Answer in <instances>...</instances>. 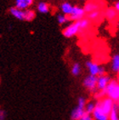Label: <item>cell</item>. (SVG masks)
I'll use <instances>...</instances> for the list:
<instances>
[{
    "mask_svg": "<svg viewBox=\"0 0 119 120\" xmlns=\"http://www.w3.org/2000/svg\"><path fill=\"white\" fill-rule=\"evenodd\" d=\"M106 96L111 98L115 102L119 101V81L111 80L105 89Z\"/></svg>",
    "mask_w": 119,
    "mask_h": 120,
    "instance_id": "cell-1",
    "label": "cell"
},
{
    "mask_svg": "<svg viewBox=\"0 0 119 120\" xmlns=\"http://www.w3.org/2000/svg\"><path fill=\"white\" fill-rule=\"evenodd\" d=\"M114 101H112L109 97H105L103 99L99 100L96 102V106H98L99 108L101 109L105 113H106L107 115H109L111 112L112 111V109L114 108L115 103Z\"/></svg>",
    "mask_w": 119,
    "mask_h": 120,
    "instance_id": "cell-2",
    "label": "cell"
},
{
    "mask_svg": "<svg viewBox=\"0 0 119 120\" xmlns=\"http://www.w3.org/2000/svg\"><path fill=\"white\" fill-rule=\"evenodd\" d=\"M97 81H98V77L94 76V75H90L87 76L83 79V86L87 89L90 93H94L95 94L98 92V88H97Z\"/></svg>",
    "mask_w": 119,
    "mask_h": 120,
    "instance_id": "cell-3",
    "label": "cell"
},
{
    "mask_svg": "<svg viewBox=\"0 0 119 120\" xmlns=\"http://www.w3.org/2000/svg\"><path fill=\"white\" fill-rule=\"evenodd\" d=\"M79 32H80V24H79V21H74L73 23L67 26V27L62 31V34L64 35V37L69 38L74 37L75 35H77Z\"/></svg>",
    "mask_w": 119,
    "mask_h": 120,
    "instance_id": "cell-4",
    "label": "cell"
},
{
    "mask_svg": "<svg viewBox=\"0 0 119 120\" xmlns=\"http://www.w3.org/2000/svg\"><path fill=\"white\" fill-rule=\"evenodd\" d=\"M86 67H87L89 72L90 75L94 76H101L105 74V69L103 67H100L97 63L93 62V61H87L86 62Z\"/></svg>",
    "mask_w": 119,
    "mask_h": 120,
    "instance_id": "cell-5",
    "label": "cell"
},
{
    "mask_svg": "<svg viewBox=\"0 0 119 120\" xmlns=\"http://www.w3.org/2000/svg\"><path fill=\"white\" fill-rule=\"evenodd\" d=\"M85 14H86V12L84 10V8H81L79 6H74L72 13H71V15L69 16V19L71 21H78L83 19Z\"/></svg>",
    "mask_w": 119,
    "mask_h": 120,
    "instance_id": "cell-6",
    "label": "cell"
},
{
    "mask_svg": "<svg viewBox=\"0 0 119 120\" xmlns=\"http://www.w3.org/2000/svg\"><path fill=\"white\" fill-rule=\"evenodd\" d=\"M111 81L110 77L107 75H101V76L98 77V81H97V88L98 90H105Z\"/></svg>",
    "mask_w": 119,
    "mask_h": 120,
    "instance_id": "cell-7",
    "label": "cell"
},
{
    "mask_svg": "<svg viewBox=\"0 0 119 120\" xmlns=\"http://www.w3.org/2000/svg\"><path fill=\"white\" fill-rule=\"evenodd\" d=\"M25 10L26 9H20L16 7H12L9 9V13L17 20L25 21Z\"/></svg>",
    "mask_w": 119,
    "mask_h": 120,
    "instance_id": "cell-8",
    "label": "cell"
},
{
    "mask_svg": "<svg viewBox=\"0 0 119 120\" xmlns=\"http://www.w3.org/2000/svg\"><path fill=\"white\" fill-rule=\"evenodd\" d=\"M86 113L84 108H82V107H79V106H77L76 108H74L72 110L71 113V120H80L81 118Z\"/></svg>",
    "mask_w": 119,
    "mask_h": 120,
    "instance_id": "cell-9",
    "label": "cell"
},
{
    "mask_svg": "<svg viewBox=\"0 0 119 120\" xmlns=\"http://www.w3.org/2000/svg\"><path fill=\"white\" fill-rule=\"evenodd\" d=\"M94 120H109V115L104 112L98 106H95L94 112L92 113Z\"/></svg>",
    "mask_w": 119,
    "mask_h": 120,
    "instance_id": "cell-10",
    "label": "cell"
},
{
    "mask_svg": "<svg viewBox=\"0 0 119 120\" xmlns=\"http://www.w3.org/2000/svg\"><path fill=\"white\" fill-rule=\"evenodd\" d=\"M100 6L99 4V3L92 0V1H89V2L85 4L84 10L87 14H89V13H91V12L100 9Z\"/></svg>",
    "mask_w": 119,
    "mask_h": 120,
    "instance_id": "cell-11",
    "label": "cell"
},
{
    "mask_svg": "<svg viewBox=\"0 0 119 120\" xmlns=\"http://www.w3.org/2000/svg\"><path fill=\"white\" fill-rule=\"evenodd\" d=\"M34 0H15V7L20 9H26L33 4Z\"/></svg>",
    "mask_w": 119,
    "mask_h": 120,
    "instance_id": "cell-12",
    "label": "cell"
},
{
    "mask_svg": "<svg viewBox=\"0 0 119 120\" xmlns=\"http://www.w3.org/2000/svg\"><path fill=\"white\" fill-rule=\"evenodd\" d=\"M117 15H118V12L117 11V9H113V8H109L105 12V15L108 21L115 20L117 17Z\"/></svg>",
    "mask_w": 119,
    "mask_h": 120,
    "instance_id": "cell-13",
    "label": "cell"
},
{
    "mask_svg": "<svg viewBox=\"0 0 119 120\" xmlns=\"http://www.w3.org/2000/svg\"><path fill=\"white\" fill-rule=\"evenodd\" d=\"M73 7L74 6H72L71 4H69V3H67V2H65L61 4V7L60 8H61V11L63 14L67 16H70L71 15V13H72Z\"/></svg>",
    "mask_w": 119,
    "mask_h": 120,
    "instance_id": "cell-14",
    "label": "cell"
},
{
    "mask_svg": "<svg viewBox=\"0 0 119 120\" xmlns=\"http://www.w3.org/2000/svg\"><path fill=\"white\" fill-rule=\"evenodd\" d=\"M112 70L115 72H119V55L117 54L112 57Z\"/></svg>",
    "mask_w": 119,
    "mask_h": 120,
    "instance_id": "cell-15",
    "label": "cell"
},
{
    "mask_svg": "<svg viewBox=\"0 0 119 120\" xmlns=\"http://www.w3.org/2000/svg\"><path fill=\"white\" fill-rule=\"evenodd\" d=\"M118 106L115 103L114 108L112 109V111L109 114V120H119V116H118Z\"/></svg>",
    "mask_w": 119,
    "mask_h": 120,
    "instance_id": "cell-16",
    "label": "cell"
},
{
    "mask_svg": "<svg viewBox=\"0 0 119 120\" xmlns=\"http://www.w3.org/2000/svg\"><path fill=\"white\" fill-rule=\"evenodd\" d=\"M100 14H101L100 9L93 11V12H91V13L88 14V19H89V21H97V20H99V18L100 17Z\"/></svg>",
    "mask_w": 119,
    "mask_h": 120,
    "instance_id": "cell-17",
    "label": "cell"
},
{
    "mask_svg": "<svg viewBox=\"0 0 119 120\" xmlns=\"http://www.w3.org/2000/svg\"><path fill=\"white\" fill-rule=\"evenodd\" d=\"M37 10H38L40 13L42 14H46L48 13V10H49V8H48V5L44 2H40L37 4Z\"/></svg>",
    "mask_w": 119,
    "mask_h": 120,
    "instance_id": "cell-18",
    "label": "cell"
},
{
    "mask_svg": "<svg viewBox=\"0 0 119 120\" xmlns=\"http://www.w3.org/2000/svg\"><path fill=\"white\" fill-rule=\"evenodd\" d=\"M79 24H80V32H83L87 29L89 26L90 24V21L88 18H83L79 21Z\"/></svg>",
    "mask_w": 119,
    "mask_h": 120,
    "instance_id": "cell-19",
    "label": "cell"
},
{
    "mask_svg": "<svg viewBox=\"0 0 119 120\" xmlns=\"http://www.w3.org/2000/svg\"><path fill=\"white\" fill-rule=\"evenodd\" d=\"M36 14L33 10L31 9H26L25 10V21H32L35 18Z\"/></svg>",
    "mask_w": 119,
    "mask_h": 120,
    "instance_id": "cell-20",
    "label": "cell"
},
{
    "mask_svg": "<svg viewBox=\"0 0 119 120\" xmlns=\"http://www.w3.org/2000/svg\"><path fill=\"white\" fill-rule=\"evenodd\" d=\"M95 106H96V103H94V102H89L87 103L86 106H85V111L87 113H89V114H92L94 112V109H95Z\"/></svg>",
    "mask_w": 119,
    "mask_h": 120,
    "instance_id": "cell-21",
    "label": "cell"
},
{
    "mask_svg": "<svg viewBox=\"0 0 119 120\" xmlns=\"http://www.w3.org/2000/svg\"><path fill=\"white\" fill-rule=\"evenodd\" d=\"M81 72V66L78 63H75L73 64L72 67H71V73L73 76H78L80 74Z\"/></svg>",
    "mask_w": 119,
    "mask_h": 120,
    "instance_id": "cell-22",
    "label": "cell"
},
{
    "mask_svg": "<svg viewBox=\"0 0 119 120\" xmlns=\"http://www.w3.org/2000/svg\"><path fill=\"white\" fill-rule=\"evenodd\" d=\"M70 19H69V16L66 15H59L57 17V21L58 22H59V24H60V25H63V24L67 23V21H69Z\"/></svg>",
    "mask_w": 119,
    "mask_h": 120,
    "instance_id": "cell-23",
    "label": "cell"
},
{
    "mask_svg": "<svg viewBox=\"0 0 119 120\" xmlns=\"http://www.w3.org/2000/svg\"><path fill=\"white\" fill-rule=\"evenodd\" d=\"M86 105H87V101H86V99H85L84 97H79L78 100V106L79 107L85 109Z\"/></svg>",
    "mask_w": 119,
    "mask_h": 120,
    "instance_id": "cell-24",
    "label": "cell"
},
{
    "mask_svg": "<svg viewBox=\"0 0 119 120\" xmlns=\"http://www.w3.org/2000/svg\"><path fill=\"white\" fill-rule=\"evenodd\" d=\"M80 120H94V117H93V115L86 112L84 115L81 118Z\"/></svg>",
    "mask_w": 119,
    "mask_h": 120,
    "instance_id": "cell-25",
    "label": "cell"
},
{
    "mask_svg": "<svg viewBox=\"0 0 119 120\" xmlns=\"http://www.w3.org/2000/svg\"><path fill=\"white\" fill-rule=\"evenodd\" d=\"M5 112L4 110H0V120H4Z\"/></svg>",
    "mask_w": 119,
    "mask_h": 120,
    "instance_id": "cell-26",
    "label": "cell"
},
{
    "mask_svg": "<svg viewBox=\"0 0 119 120\" xmlns=\"http://www.w3.org/2000/svg\"><path fill=\"white\" fill-rule=\"evenodd\" d=\"M115 9H117V11L119 13V1L117 3H116V4H115Z\"/></svg>",
    "mask_w": 119,
    "mask_h": 120,
    "instance_id": "cell-27",
    "label": "cell"
},
{
    "mask_svg": "<svg viewBox=\"0 0 119 120\" xmlns=\"http://www.w3.org/2000/svg\"><path fill=\"white\" fill-rule=\"evenodd\" d=\"M117 27L119 29V21H117Z\"/></svg>",
    "mask_w": 119,
    "mask_h": 120,
    "instance_id": "cell-28",
    "label": "cell"
},
{
    "mask_svg": "<svg viewBox=\"0 0 119 120\" xmlns=\"http://www.w3.org/2000/svg\"><path fill=\"white\" fill-rule=\"evenodd\" d=\"M118 81H119V72H118Z\"/></svg>",
    "mask_w": 119,
    "mask_h": 120,
    "instance_id": "cell-29",
    "label": "cell"
},
{
    "mask_svg": "<svg viewBox=\"0 0 119 120\" xmlns=\"http://www.w3.org/2000/svg\"><path fill=\"white\" fill-rule=\"evenodd\" d=\"M63 1H65V0H63Z\"/></svg>",
    "mask_w": 119,
    "mask_h": 120,
    "instance_id": "cell-30",
    "label": "cell"
}]
</instances>
